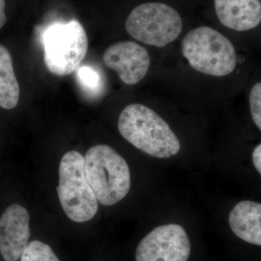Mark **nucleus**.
Wrapping results in <instances>:
<instances>
[{
    "label": "nucleus",
    "mask_w": 261,
    "mask_h": 261,
    "mask_svg": "<svg viewBox=\"0 0 261 261\" xmlns=\"http://www.w3.org/2000/svg\"><path fill=\"white\" fill-rule=\"evenodd\" d=\"M118 130L125 140L145 153L168 159L181 149L178 137L158 113L141 104H130L118 118Z\"/></svg>",
    "instance_id": "nucleus-1"
},
{
    "label": "nucleus",
    "mask_w": 261,
    "mask_h": 261,
    "mask_svg": "<svg viewBox=\"0 0 261 261\" xmlns=\"http://www.w3.org/2000/svg\"><path fill=\"white\" fill-rule=\"evenodd\" d=\"M84 171L97 202L102 205H116L128 195L129 167L121 154L110 146L91 147L84 157Z\"/></svg>",
    "instance_id": "nucleus-2"
},
{
    "label": "nucleus",
    "mask_w": 261,
    "mask_h": 261,
    "mask_svg": "<svg viewBox=\"0 0 261 261\" xmlns=\"http://www.w3.org/2000/svg\"><path fill=\"white\" fill-rule=\"evenodd\" d=\"M181 51L192 68L204 74L225 76L236 68L232 43L211 27H197L187 33L182 41Z\"/></svg>",
    "instance_id": "nucleus-3"
},
{
    "label": "nucleus",
    "mask_w": 261,
    "mask_h": 261,
    "mask_svg": "<svg viewBox=\"0 0 261 261\" xmlns=\"http://www.w3.org/2000/svg\"><path fill=\"white\" fill-rule=\"evenodd\" d=\"M57 190L63 210L71 221L87 222L97 214L98 202L86 177L80 152L69 151L62 158Z\"/></svg>",
    "instance_id": "nucleus-4"
},
{
    "label": "nucleus",
    "mask_w": 261,
    "mask_h": 261,
    "mask_svg": "<svg viewBox=\"0 0 261 261\" xmlns=\"http://www.w3.org/2000/svg\"><path fill=\"white\" fill-rule=\"evenodd\" d=\"M42 44L46 67L60 76L76 70L88 51L87 33L76 20L49 25L43 33Z\"/></svg>",
    "instance_id": "nucleus-5"
},
{
    "label": "nucleus",
    "mask_w": 261,
    "mask_h": 261,
    "mask_svg": "<svg viewBox=\"0 0 261 261\" xmlns=\"http://www.w3.org/2000/svg\"><path fill=\"white\" fill-rule=\"evenodd\" d=\"M125 27L136 40L163 47L179 37L183 23L178 12L169 5L149 3L139 5L130 12Z\"/></svg>",
    "instance_id": "nucleus-6"
},
{
    "label": "nucleus",
    "mask_w": 261,
    "mask_h": 261,
    "mask_svg": "<svg viewBox=\"0 0 261 261\" xmlns=\"http://www.w3.org/2000/svg\"><path fill=\"white\" fill-rule=\"evenodd\" d=\"M191 244L180 225H163L142 239L136 250V261H188Z\"/></svg>",
    "instance_id": "nucleus-7"
},
{
    "label": "nucleus",
    "mask_w": 261,
    "mask_h": 261,
    "mask_svg": "<svg viewBox=\"0 0 261 261\" xmlns=\"http://www.w3.org/2000/svg\"><path fill=\"white\" fill-rule=\"evenodd\" d=\"M103 61L127 85H135L143 80L150 65L148 51L134 42L113 44L105 51Z\"/></svg>",
    "instance_id": "nucleus-8"
},
{
    "label": "nucleus",
    "mask_w": 261,
    "mask_h": 261,
    "mask_svg": "<svg viewBox=\"0 0 261 261\" xmlns=\"http://www.w3.org/2000/svg\"><path fill=\"white\" fill-rule=\"evenodd\" d=\"M30 216L23 206L13 204L0 218V253L6 261H17L29 244Z\"/></svg>",
    "instance_id": "nucleus-9"
},
{
    "label": "nucleus",
    "mask_w": 261,
    "mask_h": 261,
    "mask_svg": "<svg viewBox=\"0 0 261 261\" xmlns=\"http://www.w3.org/2000/svg\"><path fill=\"white\" fill-rule=\"evenodd\" d=\"M215 10L224 27L238 32L251 30L260 23V0H215Z\"/></svg>",
    "instance_id": "nucleus-10"
},
{
    "label": "nucleus",
    "mask_w": 261,
    "mask_h": 261,
    "mask_svg": "<svg viewBox=\"0 0 261 261\" xmlns=\"http://www.w3.org/2000/svg\"><path fill=\"white\" fill-rule=\"evenodd\" d=\"M228 223L238 238L252 245H261V204L245 200L230 212Z\"/></svg>",
    "instance_id": "nucleus-11"
},
{
    "label": "nucleus",
    "mask_w": 261,
    "mask_h": 261,
    "mask_svg": "<svg viewBox=\"0 0 261 261\" xmlns=\"http://www.w3.org/2000/svg\"><path fill=\"white\" fill-rule=\"evenodd\" d=\"M20 87L10 51L0 44V107L13 109L18 104Z\"/></svg>",
    "instance_id": "nucleus-12"
},
{
    "label": "nucleus",
    "mask_w": 261,
    "mask_h": 261,
    "mask_svg": "<svg viewBox=\"0 0 261 261\" xmlns=\"http://www.w3.org/2000/svg\"><path fill=\"white\" fill-rule=\"evenodd\" d=\"M76 70L77 82L84 92L92 97L100 93L103 82L98 70L90 65H83Z\"/></svg>",
    "instance_id": "nucleus-13"
},
{
    "label": "nucleus",
    "mask_w": 261,
    "mask_h": 261,
    "mask_svg": "<svg viewBox=\"0 0 261 261\" xmlns=\"http://www.w3.org/2000/svg\"><path fill=\"white\" fill-rule=\"evenodd\" d=\"M20 261H60L47 244L34 240L28 244L20 257Z\"/></svg>",
    "instance_id": "nucleus-14"
},
{
    "label": "nucleus",
    "mask_w": 261,
    "mask_h": 261,
    "mask_svg": "<svg viewBox=\"0 0 261 261\" xmlns=\"http://www.w3.org/2000/svg\"><path fill=\"white\" fill-rule=\"evenodd\" d=\"M250 107L254 123L261 130V83L252 87L250 94Z\"/></svg>",
    "instance_id": "nucleus-15"
},
{
    "label": "nucleus",
    "mask_w": 261,
    "mask_h": 261,
    "mask_svg": "<svg viewBox=\"0 0 261 261\" xmlns=\"http://www.w3.org/2000/svg\"><path fill=\"white\" fill-rule=\"evenodd\" d=\"M252 161H253L254 166L259 173H261V145L259 144L254 149L252 153Z\"/></svg>",
    "instance_id": "nucleus-16"
},
{
    "label": "nucleus",
    "mask_w": 261,
    "mask_h": 261,
    "mask_svg": "<svg viewBox=\"0 0 261 261\" xmlns=\"http://www.w3.org/2000/svg\"><path fill=\"white\" fill-rule=\"evenodd\" d=\"M7 22V16L5 15V1L0 0V29L3 28Z\"/></svg>",
    "instance_id": "nucleus-17"
}]
</instances>
